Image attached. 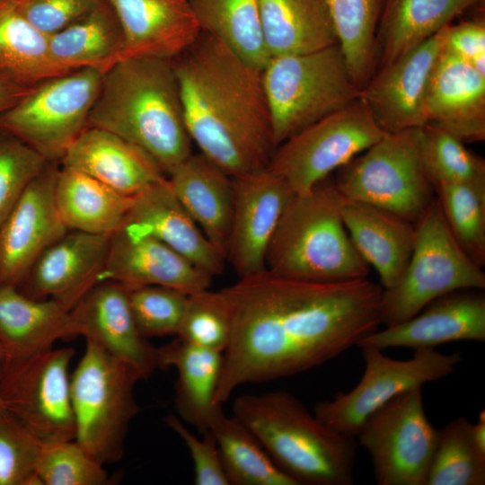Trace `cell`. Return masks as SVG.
Here are the masks:
<instances>
[{
	"instance_id": "cell-22",
	"label": "cell",
	"mask_w": 485,
	"mask_h": 485,
	"mask_svg": "<svg viewBox=\"0 0 485 485\" xmlns=\"http://www.w3.org/2000/svg\"><path fill=\"white\" fill-rule=\"evenodd\" d=\"M123 226L156 238L211 278L224 272L225 256L181 204L167 177L132 198Z\"/></svg>"
},
{
	"instance_id": "cell-52",
	"label": "cell",
	"mask_w": 485,
	"mask_h": 485,
	"mask_svg": "<svg viewBox=\"0 0 485 485\" xmlns=\"http://www.w3.org/2000/svg\"><path fill=\"white\" fill-rule=\"evenodd\" d=\"M5 357L4 349L0 346V360Z\"/></svg>"
},
{
	"instance_id": "cell-7",
	"label": "cell",
	"mask_w": 485,
	"mask_h": 485,
	"mask_svg": "<svg viewBox=\"0 0 485 485\" xmlns=\"http://www.w3.org/2000/svg\"><path fill=\"white\" fill-rule=\"evenodd\" d=\"M139 373L92 341L70 376L75 438L101 463L119 461L128 427L140 412Z\"/></svg>"
},
{
	"instance_id": "cell-11",
	"label": "cell",
	"mask_w": 485,
	"mask_h": 485,
	"mask_svg": "<svg viewBox=\"0 0 485 485\" xmlns=\"http://www.w3.org/2000/svg\"><path fill=\"white\" fill-rule=\"evenodd\" d=\"M75 353L51 348L1 360L3 406L41 443L75 438L68 373Z\"/></svg>"
},
{
	"instance_id": "cell-17",
	"label": "cell",
	"mask_w": 485,
	"mask_h": 485,
	"mask_svg": "<svg viewBox=\"0 0 485 485\" xmlns=\"http://www.w3.org/2000/svg\"><path fill=\"white\" fill-rule=\"evenodd\" d=\"M234 179V211L225 260L239 278L266 270L269 244L293 193L268 168Z\"/></svg>"
},
{
	"instance_id": "cell-44",
	"label": "cell",
	"mask_w": 485,
	"mask_h": 485,
	"mask_svg": "<svg viewBox=\"0 0 485 485\" xmlns=\"http://www.w3.org/2000/svg\"><path fill=\"white\" fill-rule=\"evenodd\" d=\"M41 442L6 410L0 415V485H42L36 473Z\"/></svg>"
},
{
	"instance_id": "cell-49",
	"label": "cell",
	"mask_w": 485,
	"mask_h": 485,
	"mask_svg": "<svg viewBox=\"0 0 485 485\" xmlns=\"http://www.w3.org/2000/svg\"><path fill=\"white\" fill-rule=\"evenodd\" d=\"M31 88L20 86L0 76V114L20 101Z\"/></svg>"
},
{
	"instance_id": "cell-13",
	"label": "cell",
	"mask_w": 485,
	"mask_h": 485,
	"mask_svg": "<svg viewBox=\"0 0 485 485\" xmlns=\"http://www.w3.org/2000/svg\"><path fill=\"white\" fill-rule=\"evenodd\" d=\"M355 437L370 455L378 485H425L438 430L427 417L422 387L372 412Z\"/></svg>"
},
{
	"instance_id": "cell-42",
	"label": "cell",
	"mask_w": 485,
	"mask_h": 485,
	"mask_svg": "<svg viewBox=\"0 0 485 485\" xmlns=\"http://www.w3.org/2000/svg\"><path fill=\"white\" fill-rule=\"evenodd\" d=\"M232 333L231 314L222 291L189 295L177 338L200 348L224 352Z\"/></svg>"
},
{
	"instance_id": "cell-35",
	"label": "cell",
	"mask_w": 485,
	"mask_h": 485,
	"mask_svg": "<svg viewBox=\"0 0 485 485\" xmlns=\"http://www.w3.org/2000/svg\"><path fill=\"white\" fill-rule=\"evenodd\" d=\"M201 32L261 71L269 55L265 46L260 0H190Z\"/></svg>"
},
{
	"instance_id": "cell-3",
	"label": "cell",
	"mask_w": 485,
	"mask_h": 485,
	"mask_svg": "<svg viewBox=\"0 0 485 485\" xmlns=\"http://www.w3.org/2000/svg\"><path fill=\"white\" fill-rule=\"evenodd\" d=\"M88 127L149 154L167 175L192 153L172 59L128 57L104 73Z\"/></svg>"
},
{
	"instance_id": "cell-36",
	"label": "cell",
	"mask_w": 485,
	"mask_h": 485,
	"mask_svg": "<svg viewBox=\"0 0 485 485\" xmlns=\"http://www.w3.org/2000/svg\"><path fill=\"white\" fill-rule=\"evenodd\" d=\"M208 430L216 441L230 485H297L234 415L228 417L222 409Z\"/></svg>"
},
{
	"instance_id": "cell-32",
	"label": "cell",
	"mask_w": 485,
	"mask_h": 485,
	"mask_svg": "<svg viewBox=\"0 0 485 485\" xmlns=\"http://www.w3.org/2000/svg\"><path fill=\"white\" fill-rule=\"evenodd\" d=\"M54 198L69 231L110 236L124 225L132 198L75 170L59 167Z\"/></svg>"
},
{
	"instance_id": "cell-24",
	"label": "cell",
	"mask_w": 485,
	"mask_h": 485,
	"mask_svg": "<svg viewBox=\"0 0 485 485\" xmlns=\"http://www.w3.org/2000/svg\"><path fill=\"white\" fill-rule=\"evenodd\" d=\"M62 167L83 172L133 198L167 177L145 150L108 130L87 127L66 150Z\"/></svg>"
},
{
	"instance_id": "cell-43",
	"label": "cell",
	"mask_w": 485,
	"mask_h": 485,
	"mask_svg": "<svg viewBox=\"0 0 485 485\" xmlns=\"http://www.w3.org/2000/svg\"><path fill=\"white\" fill-rule=\"evenodd\" d=\"M129 304L137 327L143 337L177 335L189 295L163 286L129 288Z\"/></svg>"
},
{
	"instance_id": "cell-5",
	"label": "cell",
	"mask_w": 485,
	"mask_h": 485,
	"mask_svg": "<svg viewBox=\"0 0 485 485\" xmlns=\"http://www.w3.org/2000/svg\"><path fill=\"white\" fill-rule=\"evenodd\" d=\"M327 179L288 199L267 251L268 272L318 283L368 277L370 267L357 251L344 225V198L333 181Z\"/></svg>"
},
{
	"instance_id": "cell-34",
	"label": "cell",
	"mask_w": 485,
	"mask_h": 485,
	"mask_svg": "<svg viewBox=\"0 0 485 485\" xmlns=\"http://www.w3.org/2000/svg\"><path fill=\"white\" fill-rule=\"evenodd\" d=\"M63 74L50 57L48 36L26 20L15 0H0V76L31 88Z\"/></svg>"
},
{
	"instance_id": "cell-10",
	"label": "cell",
	"mask_w": 485,
	"mask_h": 485,
	"mask_svg": "<svg viewBox=\"0 0 485 485\" xmlns=\"http://www.w3.org/2000/svg\"><path fill=\"white\" fill-rule=\"evenodd\" d=\"M104 73L81 68L47 78L0 114V129L14 136L48 162L63 155L88 127Z\"/></svg>"
},
{
	"instance_id": "cell-40",
	"label": "cell",
	"mask_w": 485,
	"mask_h": 485,
	"mask_svg": "<svg viewBox=\"0 0 485 485\" xmlns=\"http://www.w3.org/2000/svg\"><path fill=\"white\" fill-rule=\"evenodd\" d=\"M420 156L433 188L443 183L485 184V161L463 141L431 125L420 127Z\"/></svg>"
},
{
	"instance_id": "cell-27",
	"label": "cell",
	"mask_w": 485,
	"mask_h": 485,
	"mask_svg": "<svg viewBox=\"0 0 485 485\" xmlns=\"http://www.w3.org/2000/svg\"><path fill=\"white\" fill-rule=\"evenodd\" d=\"M167 178L181 204L225 258L234 211V179L200 153L189 156Z\"/></svg>"
},
{
	"instance_id": "cell-19",
	"label": "cell",
	"mask_w": 485,
	"mask_h": 485,
	"mask_svg": "<svg viewBox=\"0 0 485 485\" xmlns=\"http://www.w3.org/2000/svg\"><path fill=\"white\" fill-rule=\"evenodd\" d=\"M485 341V294L465 289L443 295L413 317L361 339L357 347L435 348L454 341Z\"/></svg>"
},
{
	"instance_id": "cell-46",
	"label": "cell",
	"mask_w": 485,
	"mask_h": 485,
	"mask_svg": "<svg viewBox=\"0 0 485 485\" xmlns=\"http://www.w3.org/2000/svg\"><path fill=\"white\" fill-rule=\"evenodd\" d=\"M164 421L181 437L189 450L193 462L196 485H230L216 441L209 430L202 433L203 436L199 438L173 413L166 416Z\"/></svg>"
},
{
	"instance_id": "cell-33",
	"label": "cell",
	"mask_w": 485,
	"mask_h": 485,
	"mask_svg": "<svg viewBox=\"0 0 485 485\" xmlns=\"http://www.w3.org/2000/svg\"><path fill=\"white\" fill-rule=\"evenodd\" d=\"M269 57L304 54L338 43L326 0H260Z\"/></svg>"
},
{
	"instance_id": "cell-48",
	"label": "cell",
	"mask_w": 485,
	"mask_h": 485,
	"mask_svg": "<svg viewBox=\"0 0 485 485\" xmlns=\"http://www.w3.org/2000/svg\"><path fill=\"white\" fill-rule=\"evenodd\" d=\"M445 48L469 64L480 57H484V16L446 25Z\"/></svg>"
},
{
	"instance_id": "cell-25",
	"label": "cell",
	"mask_w": 485,
	"mask_h": 485,
	"mask_svg": "<svg viewBox=\"0 0 485 485\" xmlns=\"http://www.w3.org/2000/svg\"><path fill=\"white\" fill-rule=\"evenodd\" d=\"M425 125L440 128L463 143L485 139V76L445 45L428 88Z\"/></svg>"
},
{
	"instance_id": "cell-2",
	"label": "cell",
	"mask_w": 485,
	"mask_h": 485,
	"mask_svg": "<svg viewBox=\"0 0 485 485\" xmlns=\"http://www.w3.org/2000/svg\"><path fill=\"white\" fill-rule=\"evenodd\" d=\"M172 63L200 154L232 178L266 169L276 147L261 71L204 32Z\"/></svg>"
},
{
	"instance_id": "cell-47",
	"label": "cell",
	"mask_w": 485,
	"mask_h": 485,
	"mask_svg": "<svg viewBox=\"0 0 485 485\" xmlns=\"http://www.w3.org/2000/svg\"><path fill=\"white\" fill-rule=\"evenodd\" d=\"M102 0H15L26 20L47 36L77 20Z\"/></svg>"
},
{
	"instance_id": "cell-18",
	"label": "cell",
	"mask_w": 485,
	"mask_h": 485,
	"mask_svg": "<svg viewBox=\"0 0 485 485\" xmlns=\"http://www.w3.org/2000/svg\"><path fill=\"white\" fill-rule=\"evenodd\" d=\"M128 291L116 281L97 283L71 309V321L75 336H84L146 379L160 367L159 349L139 332Z\"/></svg>"
},
{
	"instance_id": "cell-38",
	"label": "cell",
	"mask_w": 485,
	"mask_h": 485,
	"mask_svg": "<svg viewBox=\"0 0 485 485\" xmlns=\"http://www.w3.org/2000/svg\"><path fill=\"white\" fill-rule=\"evenodd\" d=\"M463 416L438 430L425 485H484L485 454L474 443Z\"/></svg>"
},
{
	"instance_id": "cell-45",
	"label": "cell",
	"mask_w": 485,
	"mask_h": 485,
	"mask_svg": "<svg viewBox=\"0 0 485 485\" xmlns=\"http://www.w3.org/2000/svg\"><path fill=\"white\" fill-rule=\"evenodd\" d=\"M49 163L25 143L0 129V225L29 183Z\"/></svg>"
},
{
	"instance_id": "cell-14",
	"label": "cell",
	"mask_w": 485,
	"mask_h": 485,
	"mask_svg": "<svg viewBox=\"0 0 485 485\" xmlns=\"http://www.w3.org/2000/svg\"><path fill=\"white\" fill-rule=\"evenodd\" d=\"M365 368L357 384L331 400L318 402L313 413L324 424L354 436L363 421L397 395L453 374L463 359L460 352L435 348L415 350L411 358H392L374 347H363Z\"/></svg>"
},
{
	"instance_id": "cell-37",
	"label": "cell",
	"mask_w": 485,
	"mask_h": 485,
	"mask_svg": "<svg viewBox=\"0 0 485 485\" xmlns=\"http://www.w3.org/2000/svg\"><path fill=\"white\" fill-rule=\"evenodd\" d=\"M326 1L338 44L360 91L375 72V36L384 0Z\"/></svg>"
},
{
	"instance_id": "cell-28",
	"label": "cell",
	"mask_w": 485,
	"mask_h": 485,
	"mask_svg": "<svg viewBox=\"0 0 485 485\" xmlns=\"http://www.w3.org/2000/svg\"><path fill=\"white\" fill-rule=\"evenodd\" d=\"M70 311L57 300L32 298L17 287L0 284V346L4 357L31 356L75 337Z\"/></svg>"
},
{
	"instance_id": "cell-23",
	"label": "cell",
	"mask_w": 485,
	"mask_h": 485,
	"mask_svg": "<svg viewBox=\"0 0 485 485\" xmlns=\"http://www.w3.org/2000/svg\"><path fill=\"white\" fill-rule=\"evenodd\" d=\"M106 1L122 27L121 59L142 57L173 59L201 33L190 0Z\"/></svg>"
},
{
	"instance_id": "cell-21",
	"label": "cell",
	"mask_w": 485,
	"mask_h": 485,
	"mask_svg": "<svg viewBox=\"0 0 485 485\" xmlns=\"http://www.w3.org/2000/svg\"><path fill=\"white\" fill-rule=\"evenodd\" d=\"M212 278L156 238L122 226L110 237L100 282L163 286L190 295L208 289Z\"/></svg>"
},
{
	"instance_id": "cell-26",
	"label": "cell",
	"mask_w": 485,
	"mask_h": 485,
	"mask_svg": "<svg viewBox=\"0 0 485 485\" xmlns=\"http://www.w3.org/2000/svg\"><path fill=\"white\" fill-rule=\"evenodd\" d=\"M341 214L354 247L375 269L383 289L395 286L413 251L415 224L375 206L345 198Z\"/></svg>"
},
{
	"instance_id": "cell-4",
	"label": "cell",
	"mask_w": 485,
	"mask_h": 485,
	"mask_svg": "<svg viewBox=\"0 0 485 485\" xmlns=\"http://www.w3.org/2000/svg\"><path fill=\"white\" fill-rule=\"evenodd\" d=\"M233 415L297 485L354 483L355 437L324 424L293 393L280 390L238 396Z\"/></svg>"
},
{
	"instance_id": "cell-6",
	"label": "cell",
	"mask_w": 485,
	"mask_h": 485,
	"mask_svg": "<svg viewBox=\"0 0 485 485\" xmlns=\"http://www.w3.org/2000/svg\"><path fill=\"white\" fill-rule=\"evenodd\" d=\"M275 147L358 98L339 44L270 57L261 70Z\"/></svg>"
},
{
	"instance_id": "cell-51",
	"label": "cell",
	"mask_w": 485,
	"mask_h": 485,
	"mask_svg": "<svg viewBox=\"0 0 485 485\" xmlns=\"http://www.w3.org/2000/svg\"><path fill=\"white\" fill-rule=\"evenodd\" d=\"M0 379H1V360H0ZM4 411H5V410H4V406H3L1 394H0V415Z\"/></svg>"
},
{
	"instance_id": "cell-12",
	"label": "cell",
	"mask_w": 485,
	"mask_h": 485,
	"mask_svg": "<svg viewBox=\"0 0 485 485\" xmlns=\"http://www.w3.org/2000/svg\"><path fill=\"white\" fill-rule=\"evenodd\" d=\"M384 134L357 98L280 144L267 168L280 177L293 194H302Z\"/></svg>"
},
{
	"instance_id": "cell-31",
	"label": "cell",
	"mask_w": 485,
	"mask_h": 485,
	"mask_svg": "<svg viewBox=\"0 0 485 485\" xmlns=\"http://www.w3.org/2000/svg\"><path fill=\"white\" fill-rule=\"evenodd\" d=\"M55 65L68 73L93 68L106 73L121 59L124 34L110 4L102 0L69 25L48 36Z\"/></svg>"
},
{
	"instance_id": "cell-29",
	"label": "cell",
	"mask_w": 485,
	"mask_h": 485,
	"mask_svg": "<svg viewBox=\"0 0 485 485\" xmlns=\"http://www.w3.org/2000/svg\"><path fill=\"white\" fill-rule=\"evenodd\" d=\"M481 1L384 0L375 36V72L436 34Z\"/></svg>"
},
{
	"instance_id": "cell-30",
	"label": "cell",
	"mask_w": 485,
	"mask_h": 485,
	"mask_svg": "<svg viewBox=\"0 0 485 485\" xmlns=\"http://www.w3.org/2000/svg\"><path fill=\"white\" fill-rule=\"evenodd\" d=\"M160 367L172 366L177 371L174 405L179 418L201 434L222 410L215 402L223 352L184 342L178 338L158 348Z\"/></svg>"
},
{
	"instance_id": "cell-41",
	"label": "cell",
	"mask_w": 485,
	"mask_h": 485,
	"mask_svg": "<svg viewBox=\"0 0 485 485\" xmlns=\"http://www.w3.org/2000/svg\"><path fill=\"white\" fill-rule=\"evenodd\" d=\"M36 473L42 485H106L103 463L76 440L41 443Z\"/></svg>"
},
{
	"instance_id": "cell-8",
	"label": "cell",
	"mask_w": 485,
	"mask_h": 485,
	"mask_svg": "<svg viewBox=\"0 0 485 485\" xmlns=\"http://www.w3.org/2000/svg\"><path fill=\"white\" fill-rule=\"evenodd\" d=\"M420 128L385 133L337 170L334 185L348 200L366 203L416 224L435 199L420 156Z\"/></svg>"
},
{
	"instance_id": "cell-16",
	"label": "cell",
	"mask_w": 485,
	"mask_h": 485,
	"mask_svg": "<svg viewBox=\"0 0 485 485\" xmlns=\"http://www.w3.org/2000/svg\"><path fill=\"white\" fill-rule=\"evenodd\" d=\"M58 168L49 163L1 224L0 284L19 287L39 256L69 231L55 203Z\"/></svg>"
},
{
	"instance_id": "cell-20",
	"label": "cell",
	"mask_w": 485,
	"mask_h": 485,
	"mask_svg": "<svg viewBox=\"0 0 485 485\" xmlns=\"http://www.w3.org/2000/svg\"><path fill=\"white\" fill-rule=\"evenodd\" d=\"M110 237L68 231L39 256L18 288L30 297L52 298L72 309L100 282Z\"/></svg>"
},
{
	"instance_id": "cell-9",
	"label": "cell",
	"mask_w": 485,
	"mask_h": 485,
	"mask_svg": "<svg viewBox=\"0 0 485 485\" xmlns=\"http://www.w3.org/2000/svg\"><path fill=\"white\" fill-rule=\"evenodd\" d=\"M416 240L398 283L383 290L382 324L401 323L452 292L485 288L483 268L473 262L450 233L435 199L415 224Z\"/></svg>"
},
{
	"instance_id": "cell-1",
	"label": "cell",
	"mask_w": 485,
	"mask_h": 485,
	"mask_svg": "<svg viewBox=\"0 0 485 485\" xmlns=\"http://www.w3.org/2000/svg\"><path fill=\"white\" fill-rule=\"evenodd\" d=\"M381 285L309 282L267 270L221 289L232 333L215 402L241 385L292 376L343 354L382 325Z\"/></svg>"
},
{
	"instance_id": "cell-50",
	"label": "cell",
	"mask_w": 485,
	"mask_h": 485,
	"mask_svg": "<svg viewBox=\"0 0 485 485\" xmlns=\"http://www.w3.org/2000/svg\"><path fill=\"white\" fill-rule=\"evenodd\" d=\"M472 435L477 447L485 454V411L482 410L475 424H472Z\"/></svg>"
},
{
	"instance_id": "cell-39",
	"label": "cell",
	"mask_w": 485,
	"mask_h": 485,
	"mask_svg": "<svg viewBox=\"0 0 485 485\" xmlns=\"http://www.w3.org/2000/svg\"><path fill=\"white\" fill-rule=\"evenodd\" d=\"M436 200L453 237L478 266L485 265V184L434 186Z\"/></svg>"
},
{
	"instance_id": "cell-15",
	"label": "cell",
	"mask_w": 485,
	"mask_h": 485,
	"mask_svg": "<svg viewBox=\"0 0 485 485\" xmlns=\"http://www.w3.org/2000/svg\"><path fill=\"white\" fill-rule=\"evenodd\" d=\"M445 27L378 69L358 98L384 133L425 125V102L430 77L444 48Z\"/></svg>"
}]
</instances>
